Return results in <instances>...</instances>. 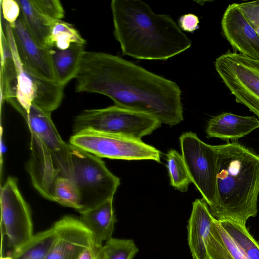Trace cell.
<instances>
[{
	"mask_svg": "<svg viewBox=\"0 0 259 259\" xmlns=\"http://www.w3.org/2000/svg\"><path fill=\"white\" fill-rule=\"evenodd\" d=\"M161 124L159 120L150 115L115 105L82 111L74 118L73 132L91 129L141 140Z\"/></svg>",
	"mask_w": 259,
	"mask_h": 259,
	"instance_id": "obj_7",
	"label": "cell"
},
{
	"mask_svg": "<svg viewBox=\"0 0 259 259\" xmlns=\"http://www.w3.org/2000/svg\"><path fill=\"white\" fill-rule=\"evenodd\" d=\"M103 244L95 240L80 255L78 259H100V251Z\"/></svg>",
	"mask_w": 259,
	"mask_h": 259,
	"instance_id": "obj_31",
	"label": "cell"
},
{
	"mask_svg": "<svg viewBox=\"0 0 259 259\" xmlns=\"http://www.w3.org/2000/svg\"><path fill=\"white\" fill-rule=\"evenodd\" d=\"M80 220L92 233L100 244L112 238L117 220L113 206V199L93 207L79 212Z\"/></svg>",
	"mask_w": 259,
	"mask_h": 259,
	"instance_id": "obj_17",
	"label": "cell"
},
{
	"mask_svg": "<svg viewBox=\"0 0 259 259\" xmlns=\"http://www.w3.org/2000/svg\"><path fill=\"white\" fill-rule=\"evenodd\" d=\"M259 128V120L254 116H242L223 112L211 118L206 128L207 137L222 140H237Z\"/></svg>",
	"mask_w": 259,
	"mask_h": 259,
	"instance_id": "obj_16",
	"label": "cell"
},
{
	"mask_svg": "<svg viewBox=\"0 0 259 259\" xmlns=\"http://www.w3.org/2000/svg\"><path fill=\"white\" fill-rule=\"evenodd\" d=\"M255 29L257 32V34L259 36V27H257V28H255Z\"/></svg>",
	"mask_w": 259,
	"mask_h": 259,
	"instance_id": "obj_32",
	"label": "cell"
},
{
	"mask_svg": "<svg viewBox=\"0 0 259 259\" xmlns=\"http://www.w3.org/2000/svg\"><path fill=\"white\" fill-rule=\"evenodd\" d=\"M52 201L78 212L82 209L78 191L69 178L59 177L56 179L53 188Z\"/></svg>",
	"mask_w": 259,
	"mask_h": 259,
	"instance_id": "obj_24",
	"label": "cell"
},
{
	"mask_svg": "<svg viewBox=\"0 0 259 259\" xmlns=\"http://www.w3.org/2000/svg\"><path fill=\"white\" fill-rule=\"evenodd\" d=\"M70 149L72 169L69 178L78 191L81 210L113 199L119 179L109 171L101 158L71 144Z\"/></svg>",
	"mask_w": 259,
	"mask_h": 259,
	"instance_id": "obj_6",
	"label": "cell"
},
{
	"mask_svg": "<svg viewBox=\"0 0 259 259\" xmlns=\"http://www.w3.org/2000/svg\"><path fill=\"white\" fill-rule=\"evenodd\" d=\"M221 25L225 36L235 50L245 56L259 60V36L237 3L228 6Z\"/></svg>",
	"mask_w": 259,
	"mask_h": 259,
	"instance_id": "obj_13",
	"label": "cell"
},
{
	"mask_svg": "<svg viewBox=\"0 0 259 259\" xmlns=\"http://www.w3.org/2000/svg\"><path fill=\"white\" fill-rule=\"evenodd\" d=\"M17 1L20 7L21 15L30 33L40 46L49 49L48 41L54 22L40 14L31 0Z\"/></svg>",
	"mask_w": 259,
	"mask_h": 259,
	"instance_id": "obj_21",
	"label": "cell"
},
{
	"mask_svg": "<svg viewBox=\"0 0 259 259\" xmlns=\"http://www.w3.org/2000/svg\"><path fill=\"white\" fill-rule=\"evenodd\" d=\"M207 249L208 259H247L215 219Z\"/></svg>",
	"mask_w": 259,
	"mask_h": 259,
	"instance_id": "obj_20",
	"label": "cell"
},
{
	"mask_svg": "<svg viewBox=\"0 0 259 259\" xmlns=\"http://www.w3.org/2000/svg\"><path fill=\"white\" fill-rule=\"evenodd\" d=\"M113 34L122 54L165 61L188 49L191 40L167 14L155 13L140 0H112Z\"/></svg>",
	"mask_w": 259,
	"mask_h": 259,
	"instance_id": "obj_2",
	"label": "cell"
},
{
	"mask_svg": "<svg viewBox=\"0 0 259 259\" xmlns=\"http://www.w3.org/2000/svg\"><path fill=\"white\" fill-rule=\"evenodd\" d=\"M2 15L4 20L13 27L21 15V9L17 0L1 1Z\"/></svg>",
	"mask_w": 259,
	"mask_h": 259,
	"instance_id": "obj_28",
	"label": "cell"
},
{
	"mask_svg": "<svg viewBox=\"0 0 259 259\" xmlns=\"http://www.w3.org/2000/svg\"><path fill=\"white\" fill-rule=\"evenodd\" d=\"M11 29L21 61L44 78L56 81L51 50L42 47L37 42L28 30L21 15Z\"/></svg>",
	"mask_w": 259,
	"mask_h": 259,
	"instance_id": "obj_14",
	"label": "cell"
},
{
	"mask_svg": "<svg viewBox=\"0 0 259 259\" xmlns=\"http://www.w3.org/2000/svg\"><path fill=\"white\" fill-rule=\"evenodd\" d=\"M214 66L235 101L259 118V60L228 51L216 59Z\"/></svg>",
	"mask_w": 259,
	"mask_h": 259,
	"instance_id": "obj_8",
	"label": "cell"
},
{
	"mask_svg": "<svg viewBox=\"0 0 259 259\" xmlns=\"http://www.w3.org/2000/svg\"><path fill=\"white\" fill-rule=\"evenodd\" d=\"M215 147L217 198L209 210L218 220L246 225L257 212L259 154L236 141Z\"/></svg>",
	"mask_w": 259,
	"mask_h": 259,
	"instance_id": "obj_3",
	"label": "cell"
},
{
	"mask_svg": "<svg viewBox=\"0 0 259 259\" xmlns=\"http://www.w3.org/2000/svg\"><path fill=\"white\" fill-rule=\"evenodd\" d=\"M180 142L185 165L192 182L209 209L217 198L218 152L215 145L202 141L192 132L183 133Z\"/></svg>",
	"mask_w": 259,
	"mask_h": 259,
	"instance_id": "obj_10",
	"label": "cell"
},
{
	"mask_svg": "<svg viewBox=\"0 0 259 259\" xmlns=\"http://www.w3.org/2000/svg\"><path fill=\"white\" fill-rule=\"evenodd\" d=\"M31 134L27 168L34 187L45 198L52 200L54 182L59 177L70 178L72 162L70 144L61 138L51 113L31 104L20 112Z\"/></svg>",
	"mask_w": 259,
	"mask_h": 259,
	"instance_id": "obj_4",
	"label": "cell"
},
{
	"mask_svg": "<svg viewBox=\"0 0 259 259\" xmlns=\"http://www.w3.org/2000/svg\"><path fill=\"white\" fill-rule=\"evenodd\" d=\"M85 45L72 44L67 49H51V57L56 81L64 87L75 78Z\"/></svg>",
	"mask_w": 259,
	"mask_h": 259,
	"instance_id": "obj_18",
	"label": "cell"
},
{
	"mask_svg": "<svg viewBox=\"0 0 259 259\" xmlns=\"http://www.w3.org/2000/svg\"><path fill=\"white\" fill-rule=\"evenodd\" d=\"M69 144L100 158L160 162L161 152L155 147L118 135L84 129L73 134Z\"/></svg>",
	"mask_w": 259,
	"mask_h": 259,
	"instance_id": "obj_9",
	"label": "cell"
},
{
	"mask_svg": "<svg viewBox=\"0 0 259 259\" xmlns=\"http://www.w3.org/2000/svg\"><path fill=\"white\" fill-rule=\"evenodd\" d=\"M56 239L52 226L33 235L19 247L12 249V259H46L50 253Z\"/></svg>",
	"mask_w": 259,
	"mask_h": 259,
	"instance_id": "obj_19",
	"label": "cell"
},
{
	"mask_svg": "<svg viewBox=\"0 0 259 259\" xmlns=\"http://www.w3.org/2000/svg\"><path fill=\"white\" fill-rule=\"evenodd\" d=\"M218 221L247 259H259V242L249 233L245 225L231 220Z\"/></svg>",
	"mask_w": 259,
	"mask_h": 259,
	"instance_id": "obj_22",
	"label": "cell"
},
{
	"mask_svg": "<svg viewBox=\"0 0 259 259\" xmlns=\"http://www.w3.org/2000/svg\"><path fill=\"white\" fill-rule=\"evenodd\" d=\"M199 23L198 17L191 13L183 15L179 19V24L181 29L191 33L199 29Z\"/></svg>",
	"mask_w": 259,
	"mask_h": 259,
	"instance_id": "obj_30",
	"label": "cell"
},
{
	"mask_svg": "<svg viewBox=\"0 0 259 259\" xmlns=\"http://www.w3.org/2000/svg\"><path fill=\"white\" fill-rule=\"evenodd\" d=\"M138 251L133 240L112 238L102 245L100 259H133Z\"/></svg>",
	"mask_w": 259,
	"mask_h": 259,
	"instance_id": "obj_26",
	"label": "cell"
},
{
	"mask_svg": "<svg viewBox=\"0 0 259 259\" xmlns=\"http://www.w3.org/2000/svg\"><path fill=\"white\" fill-rule=\"evenodd\" d=\"M187 226L188 241L193 259H208L207 244L215 218L203 199L193 202Z\"/></svg>",
	"mask_w": 259,
	"mask_h": 259,
	"instance_id": "obj_15",
	"label": "cell"
},
{
	"mask_svg": "<svg viewBox=\"0 0 259 259\" xmlns=\"http://www.w3.org/2000/svg\"><path fill=\"white\" fill-rule=\"evenodd\" d=\"M56 239L46 259H78L95 240L80 219L65 215L53 225Z\"/></svg>",
	"mask_w": 259,
	"mask_h": 259,
	"instance_id": "obj_12",
	"label": "cell"
},
{
	"mask_svg": "<svg viewBox=\"0 0 259 259\" xmlns=\"http://www.w3.org/2000/svg\"><path fill=\"white\" fill-rule=\"evenodd\" d=\"M2 28L9 45L12 58L1 63V98L19 112L31 104L52 113L60 105L64 87L56 81L41 76L21 60L11 27L4 22Z\"/></svg>",
	"mask_w": 259,
	"mask_h": 259,
	"instance_id": "obj_5",
	"label": "cell"
},
{
	"mask_svg": "<svg viewBox=\"0 0 259 259\" xmlns=\"http://www.w3.org/2000/svg\"><path fill=\"white\" fill-rule=\"evenodd\" d=\"M166 157V166L171 186L182 192L187 191L191 181L182 154L171 149Z\"/></svg>",
	"mask_w": 259,
	"mask_h": 259,
	"instance_id": "obj_25",
	"label": "cell"
},
{
	"mask_svg": "<svg viewBox=\"0 0 259 259\" xmlns=\"http://www.w3.org/2000/svg\"><path fill=\"white\" fill-rule=\"evenodd\" d=\"M74 79L76 92L106 96L117 106L170 126L183 120L181 91L176 82L119 56L85 51Z\"/></svg>",
	"mask_w": 259,
	"mask_h": 259,
	"instance_id": "obj_1",
	"label": "cell"
},
{
	"mask_svg": "<svg viewBox=\"0 0 259 259\" xmlns=\"http://www.w3.org/2000/svg\"><path fill=\"white\" fill-rule=\"evenodd\" d=\"M36 10L47 19L54 22L64 17V8L59 0H31Z\"/></svg>",
	"mask_w": 259,
	"mask_h": 259,
	"instance_id": "obj_27",
	"label": "cell"
},
{
	"mask_svg": "<svg viewBox=\"0 0 259 259\" xmlns=\"http://www.w3.org/2000/svg\"><path fill=\"white\" fill-rule=\"evenodd\" d=\"M85 40L72 24L62 20L53 23L48 41L49 50H64L72 44L85 45Z\"/></svg>",
	"mask_w": 259,
	"mask_h": 259,
	"instance_id": "obj_23",
	"label": "cell"
},
{
	"mask_svg": "<svg viewBox=\"0 0 259 259\" xmlns=\"http://www.w3.org/2000/svg\"><path fill=\"white\" fill-rule=\"evenodd\" d=\"M238 5L254 29L259 27V1L244 2Z\"/></svg>",
	"mask_w": 259,
	"mask_h": 259,
	"instance_id": "obj_29",
	"label": "cell"
},
{
	"mask_svg": "<svg viewBox=\"0 0 259 259\" xmlns=\"http://www.w3.org/2000/svg\"><path fill=\"white\" fill-rule=\"evenodd\" d=\"M1 219L9 246L14 249L33 235L29 206L22 196L16 178L8 177L1 188Z\"/></svg>",
	"mask_w": 259,
	"mask_h": 259,
	"instance_id": "obj_11",
	"label": "cell"
}]
</instances>
